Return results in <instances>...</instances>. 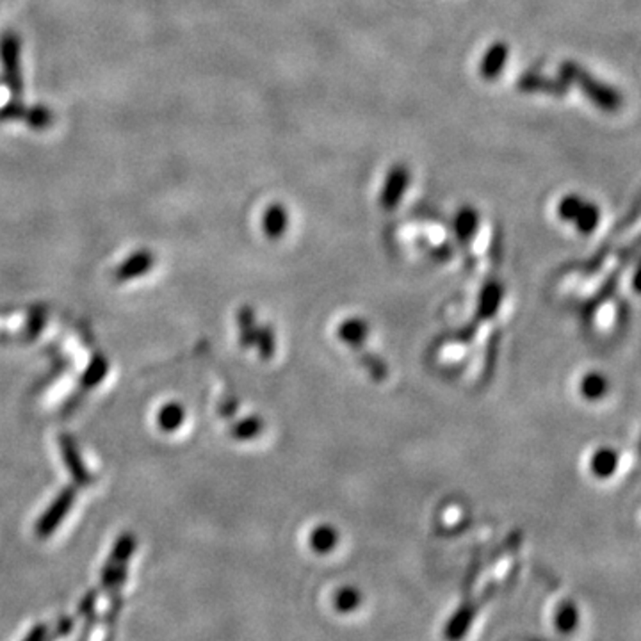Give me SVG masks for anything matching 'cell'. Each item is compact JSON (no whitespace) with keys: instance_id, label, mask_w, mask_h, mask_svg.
Masks as SVG:
<instances>
[{"instance_id":"6da1fadb","label":"cell","mask_w":641,"mask_h":641,"mask_svg":"<svg viewBox=\"0 0 641 641\" xmlns=\"http://www.w3.org/2000/svg\"><path fill=\"white\" fill-rule=\"evenodd\" d=\"M560 79L569 86L579 88L581 93L604 113H618L624 107L622 93L617 88L595 79L581 64L565 61L560 66Z\"/></svg>"},{"instance_id":"7a4b0ae2","label":"cell","mask_w":641,"mask_h":641,"mask_svg":"<svg viewBox=\"0 0 641 641\" xmlns=\"http://www.w3.org/2000/svg\"><path fill=\"white\" fill-rule=\"evenodd\" d=\"M0 64L2 80L13 100H22L23 75H22V40L16 33L7 31L0 36Z\"/></svg>"},{"instance_id":"3957f363","label":"cell","mask_w":641,"mask_h":641,"mask_svg":"<svg viewBox=\"0 0 641 641\" xmlns=\"http://www.w3.org/2000/svg\"><path fill=\"white\" fill-rule=\"evenodd\" d=\"M77 499V490L68 487L61 490V494L52 501V505L47 508V512L43 513L38 522H36V536L38 538H47L51 536L66 518L68 512L71 510L73 503Z\"/></svg>"},{"instance_id":"277c9868","label":"cell","mask_w":641,"mask_h":641,"mask_svg":"<svg viewBox=\"0 0 641 641\" xmlns=\"http://www.w3.org/2000/svg\"><path fill=\"white\" fill-rule=\"evenodd\" d=\"M408 186H410V170L404 164L392 166L380 192V205L385 210H392L401 203Z\"/></svg>"},{"instance_id":"5b68a950","label":"cell","mask_w":641,"mask_h":641,"mask_svg":"<svg viewBox=\"0 0 641 641\" xmlns=\"http://www.w3.org/2000/svg\"><path fill=\"white\" fill-rule=\"evenodd\" d=\"M60 448H61V454H63L64 465L70 472V476L73 478L75 485L79 487H88L91 483V474L80 456V451L77 448L75 441L68 435H61L60 437Z\"/></svg>"},{"instance_id":"8992f818","label":"cell","mask_w":641,"mask_h":641,"mask_svg":"<svg viewBox=\"0 0 641 641\" xmlns=\"http://www.w3.org/2000/svg\"><path fill=\"white\" fill-rule=\"evenodd\" d=\"M153 264H155V256L150 250H137L118 265V269L115 271V278L120 283L139 278L146 274L153 267Z\"/></svg>"},{"instance_id":"52a82bcc","label":"cell","mask_w":641,"mask_h":641,"mask_svg":"<svg viewBox=\"0 0 641 641\" xmlns=\"http://www.w3.org/2000/svg\"><path fill=\"white\" fill-rule=\"evenodd\" d=\"M510 58V47L505 42H496L485 54L479 63V75L485 80H496L501 77L505 66Z\"/></svg>"},{"instance_id":"ba28073f","label":"cell","mask_w":641,"mask_h":641,"mask_svg":"<svg viewBox=\"0 0 641 641\" xmlns=\"http://www.w3.org/2000/svg\"><path fill=\"white\" fill-rule=\"evenodd\" d=\"M518 88L527 93H547V95L563 97L567 95L571 86L562 79H549L540 73H525L524 77H520Z\"/></svg>"},{"instance_id":"9c48e42d","label":"cell","mask_w":641,"mask_h":641,"mask_svg":"<svg viewBox=\"0 0 641 641\" xmlns=\"http://www.w3.org/2000/svg\"><path fill=\"white\" fill-rule=\"evenodd\" d=\"M289 210L282 203H271L262 216V232L267 239L278 241L287 234Z\"/></svg>"},{"instance_id":"30bf717a","label":"cell","mask_w":641,"mask_h":641,"mask_svg":"<svg viewBox=\"0 0 641 641\" xmlns=\"http://www.w3.org/2000/svg\"><path fill=\"white\" fill-rule=\"evenodd\" d=\"M620 465V452L617 449L599 448L590 458V472L597 479H608L617 474Z\"/></svg>"},{"instance_id":"8fae6325","label":"cell","mask_w":641,"mask_h":641,"mask_svg":"<svg viewBox=\"0 0 641 641\" xmlns=\"http://www.w3.org/2000/svg\"><path fill=\"white\" fill-rule=\"evenodd\" d=\"M337 337L349 348H362L369 337V324L362 318H348L337 326Z\"/></svg>"},{"instance_id":"7c38bea8","label":"cell","mask_w":641,"mask_h":641,"mask_svg":"<svg viewBox=\"0 0 641 641\" xmlns=\"http://www.w3.org/2000/svg\"><path fill=\"white\" fill-rule=\"evenodd\" d=\"M609 388H611V384H609L608 376L602 373H597V371L586 373L579 382V394L588 403L602 401L608 395Z\"/></svg>"},{"instance_id":"4fadbf2b","label":"cell","mask_w":641,"mask_h":641,"mask_svg":"<svg viewBox=\"0 0 641 641\" xmlns=\"http://www.w3.org/2000/svg\"><path fill=\"white\" fill-rule=\"evenodd\" d=\"M479 214L474 207H461L454 216V234L461 245H467L478 232Z\"/></svg>"},{"instance_id":"5bb4252c","label":"cell","mask_w":641,"mask_h":641,"mask_svg":"<svg viewBox=\"0 0 641 641\" xmlns=\"http://www.w3.org/2000/svg\"><path fill=\"white\" fill-rule=\"evenodd\" d=\"M186 421V410L181 403H166L157 413V424L164 433H175Z\"/></svg>"},{"instance_id":"9a60e30c","label":"cell","mask_w":641,"mask_h":641,"mask_svg":"<svg viewBox=\"0 0 641 641\" xmlns=\"http://www.w3.org/2000/svg\"><path fill=\"white\" fill-rule=\"evenodd\" d=\"M572 223L581 236H591L600 225V207L586 200Z\"/></svg>"},{"instance_id":"2e32d148","label":"cell","mask_w":641,"mask_h":641,"mask_svg":"<svg viewBox=\"0 0 641 641\" xmlns=\"http://www.w3.org/2000/svg\"><path fill=\"white\" fill-rule=\"evenodd\" d=\"M109 371V364L107 360L104 358V355H95L88 366V369L84 371L82 378H80V388L84 390H91L95 388L97 385L100 384L106 375Z\"/></svg>"},{"instance_id":"e0dca14e","label":"cell","mask_w":641,"mask_h":641,"mask_svg":"<svg viewBox=\"0 0 641 641\" xmlns=\"http://www.w3.org/2000/svg\"><path fill=\"white\" fill-rule=\"evenodd\" d=\"M22 122L33 130H45L54 124V113L47 106H33L25 109Z\"/></svg>"},{"instance_id":"ac0fdd59","label":"cell","mask_w":641,"mask_h":641,"mask_svg":"<svg viewBox=\"0 0 641 641\" xmlns=\"http://www.w3.org/2000/svg\"><path fill=\"white\" fill-rule=\"evenodd\" d=\"M584 201H586V200H584L581 194H576V192H571V194L563 196L562 201L558 203V216H560V219L565 221V223H572V221L576 219V216L579 214V210H581V207H582Z\"/></svg>"},{"instance_id":"d6986e66","label":"cell","mask_w":641,"mask_h":641,"mask_svg":"<svg viewBox=\"0 0 641 641\" xmlns=\"http://www.w3.org/2000/svg\"><path fill=\"white\" fill-rule=\"evenodd\" d=\"M335 540H337V531L330 524L316 525L311 533V543L318 551H326V549L330 551L335 545Z\"/></svg>"},{"instance_id":"ffe728a7","label":"cell","mask_w":641,"mask_h":641,"mask_svg":"<svg viewBox=\"0 0 641 641\" xmlns=\"http://www.w3.org/2000/svg\"><path fill=\"white\" fill-rule=\"evenodd\" d=\"M134 551H135V536H134L132 533H124V534L116 540L109 560L116 562V563H127L128 560L132 558Z\"/></svg>"},{"instance_id":"44dd1931","label":"cell","mask_w":641,"mask_h":641,"mask_svg":"<svg viewBox=\"0 0 641 641\" xmlns=\"http://www.w3.org/2000/svg\"><path fill=\"white\" fill-rule=\"evenodd\" d=\"M641 216V196L635 201V205L631 207V210L626 214V218L622 219V221H618V225L613 228V232H611V239L615 241L617 237H620L626 230H629L636 221H638V218Z\"/></svg>"},{"instance_id":"7402d4cb","label":"cell","mask_w":641,"mask_h":641,"mask_svg":"<svg viewBox=\"0 0 641 641\" xmlns=\"http://www.w3.org/2000/svg\"><path fill=\"white\" fill-rule=\"evenodd\" d=\"M25 106L22 100H9L4 107H0V122H11V120H23L25 115Z\"/></svg>"},{"instance_id":"603a6c76","label":"cell","mask_w":641,"mask_h":641,"mask_svg":"<svg viewBox=\"0 0 641 641\" xmlns=\"http://www.w3.org/2000/svg\"><path fill=\"white\" fill-rule=\"evenodd\" d=\"M262 430V424H260V419H248V421H243L239 423L234 430H232V435L236 439H252L260 433Z\"/></svg>"},{"instance_id":"cb8c5ba5","label":"cell","mask_w":641,"mask_h":641,"mask_svg":"<svg viewBox=\"0 0 641 641\" xmlns=\"http://www.w3.org/2000/svg\"><path fill=\"white\" fill-rule=\"evenodd\" d=\"M640 250H641V234L631 243V245H627V246H624L620 252H618V255H617V258H618V265H622V267H626L635 256H640Z\"/></svg>"},{"instance_id":"d4e9b609","label":"cell","mask_w":641,"mask_h":641,"mask_svg":"<svg viewBox=\"0 0 641 641\" xmlns=\"http://www.w3.org/2000/svg\"><path fill=\"white\" fill-rule=\"evenodd\" d=\"M45 322H47V314H45V312H42V311H40V312H34V314L31 316L29 324H27V333H29V337L34 339V337L43 330Z\"/></svg>"},{"instance_id":"484cf974","label":"cell","mask_w":641,"mask_h":641,"mask_svg":"<svg viewBox=\"0 0 641 641\" xmlns=\"http://www.w3.org/2000/svg\"><path fill=\"white\" fill-rule=\"evenodd\" d=\"M629 322V305L620 302L618 307H617V324L622 328Z\"/></svg>"},{"instance_id":"4316f807","label":"cell","mask_w":641,"mask_h":641,"mask_svg":"<svg viewBox=\"0 0 641 641\" xmlns=\"http://www.w3.org/2000/svg\"><path fill=\"white\" fill-rule=\"evenodd\" d=\"M633 289L636 294H641V255L636 262V269H635V274H633Z\"/></svg>"},{"instance_id":"83f0119b","label":"cell","mask_w":641,"mask_h":641,"mask_svg":"<svg viewBox=\"0 0 641 641\" xmlns=\"http://www.w3.org/2000/svg\"><path fill=\"white\" fill-rule=\"evenodd\" d=\"M43 636H45V626H38L25 641H43Z\"/></svg>"},{"instance_id":"f1b7e54d","label":"cell","mask_w":641,"mask_h":641,"mask_svg":"<svg viewBox=\"0 0 641 641\" xmlns=\"http://www.w3.org/2000/svg\"><path fill=\"white\" fill-rule=\"evenodd\" d=\"M638 458H640V461H641V437H640V444H638Z\"/></svg>"}]
</instances>
